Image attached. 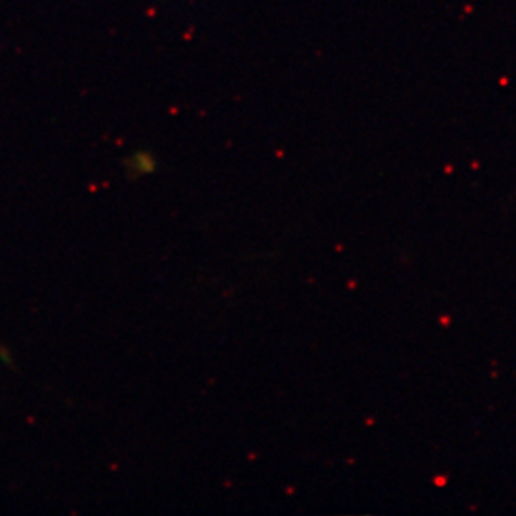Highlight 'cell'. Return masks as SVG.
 Returning <instances> with one entry per match:
<instances>
[{
	"label": "cell",
	"mask_w": 516,
	"mask_h": 516,
	"mask_svg": "<svg viewBox=\"0 0 516 516\" xmlns=\"http://www.w3.org/2000/svg\"><path fill=\"white\" fill-rule=\"evenodd\" d=\"M129 169L132 172H137L139 176H144L154 169V159L147 154H135L130 157Z\"/></svg>",
	"instance_id": "cell-1"
}]
</instances>
